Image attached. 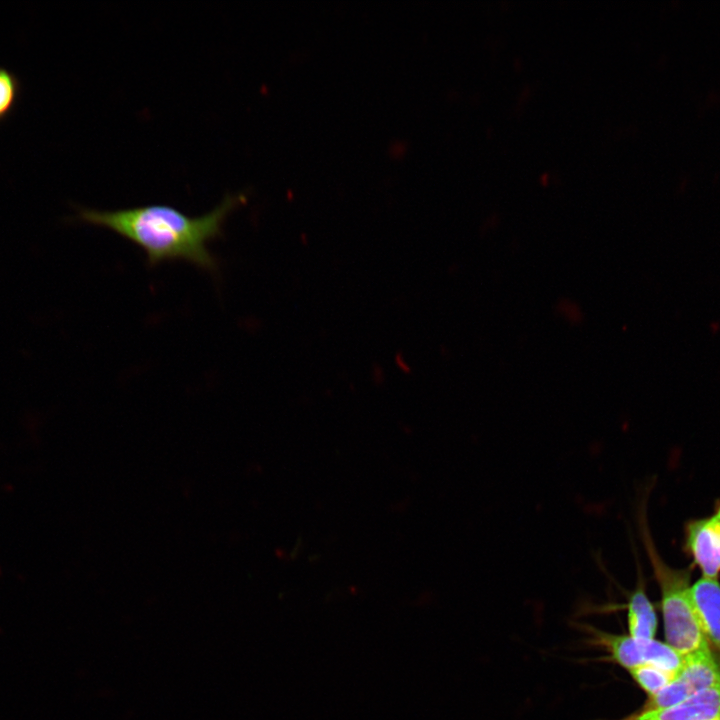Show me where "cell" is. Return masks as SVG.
Instances as JSON below:
<instances>
[{
    "label": "cell",
    "mask_w": 720,
    "mask_h": 720,
    "mask_svg": "<svg viewBox=\"0 0 720 720\" xmlns=\"http://www.w3.org/2000/svg\"><path fill=\"white\" fill-rule=\"evenodd\" d=\"M684 549L703 577L718 578L720 574V501L711 515L686 523Z\"/></svg>",
    "instance_id": "cell-4"
},
{
    "label": "cell",
    "mask_w": 720,
    "mask_h": 720,
    "mask_svg": "<svg viewBox=\"0 0 720 720\" xmlns=\"http://www.w3.org/2000/svg\"><path fill=\"white\" fill-rule=\"evenodd\" d=\"M671 684L683 700L720 685V664L710 648L684 655Z\"/></svg>",
    "instance_id": "cell-5"
},
{
    "label": "cell",
    "mask_w": 720,
    "mask_h": 720,
    "mask_svg": "<svg viewBox=\"0 0 720 720\" xmlns=\"http://www.w3.org/2000/svg\"><path fill=\"white\" fill-rule=\"evenodd\" d=\"M21 94V82L9 69L0 66V123L14 111Z\"/></svg>",
    "instance_id": "cell-10"
},
{
    "label": "cell",
    "mask_w": 720,
    "mask_h": 720,
    "mask_svg": "<svg viewBox=\"0 0 720 720\" xmlns=\"http://www.w3.org/2000/svg\"><path fill=\"white\" fill-rule=\"evenodd\" d=\"M628 671L633 680L649 697L654 696L669 685L675 679L678 672L652 664L639 665Z\"/></svg>",
    "instance_id": "cell-9"
},
{
    "label": "cell",
    "mask_w": 720,
    "mask_h": 720,
    "mask_svg": "<svg viewBox=\"0 0 720 720\" xmlns=\"http://www.w3.org/2000/svg\"><path fill=\"white\" fill-rule=\"evenodd\" d=\"M720 718V685L701 691L676 705L642 710L625 720H717Z\"/></svg>",
    "instance_id": "cell-6"
},
{
    "label": "cell",
    "mask_w": 720,
    "mask_h": 720,
    "mask_svg": "<svg viewBox=\"0 0 720 720\" xmlns=\"http://www.w3.org/2000/svg\"><path fill=\"white\" fill-rule=\"evenodd\" d=\"M692 601L708 643L720 651V582L701 577L691 585Z\"/></svg>",
    "instance_id": "cell-7"
},
{
    "label": "cell",
    "mask_w": 720,
    "mask_h": 720,
    "mask_svg": "<svg viewBox=\"0 0 720 720\" xmlns=\"http://www.w3.org/2000/svg\"><path fill=\"white\" fill-rule=\"evenodd\" d=\"M637 568V583L626 604L628 631L633 638L654 639L657 615L646 594L644 576L638 561Z\"/></svg>",
    "instance_id": "cell-8"
},
{
    "label": "cell",
    "mask_w": 720,
    "mask_h": 720,
    "mask_svg": "<svg viewBox=\"0 0 720 720\" xmlns=\"http://www.w3.org/2000/svg\"><path fill=\"white\" fill-rule=\"evenodd\" d=\"M596 634L598 641L607 649L611 658L627 670L639 665L652 664L677 672L682 666L683 655L666 642L599 631Z\"/></svg>",
    "instance_id": "cell-3"
},
{
    "label": "cell",
    "mask_w": 720,
    "mask_h": 720,
    "mask_svg": "<svg viewBox=\"0 0 720 720\" xmlns=\"http://www.w3.org/2000/svg\"><path fill=\"white\" fill-rule=\"evenodd\" d=\"M246 200L244 193H228L211 211L196 217L170 205L150 204L117 210L81 207L77 218L108 228L131 241L145 252L150 266L184 260L215 272L218 262L208 244L223 236L228 215Z\"/></svg>",
    "instance_id": "cell-1"
},
{
    "label": "cell",
    "mask_w": 720,
    "mask_h": 720,
    "mask_svg": "<svg viewBox=\"0 0 720 720\" xmlns=\"http://www.w3.org/2000/svg\"><path fill=\"white\" fill-rule=\"evenodd\" d=\"M646 500L637 508L640 538L649 558L661 595L666 643L687 655L709 648L691 597V568H673L660 556L647 521Z\"/></svg>",
    "instance_id": "cell-2"
},
{
    "label": "cell",
    "mask_w": 720,
    "mask_h": 720,
    "mask_svg": "<svg viewBox=\"0 0 720 720\" xmlns=\"http://www.w3.org/2000/svg\"><path fill=\"white\" fill-rule=\"evenodd\" d=\"M717 720H720V718H719V719H717Z\"/></svg>",
    "instance_id": "cell-11"
}]
</instances>
